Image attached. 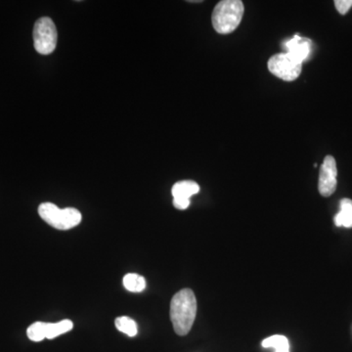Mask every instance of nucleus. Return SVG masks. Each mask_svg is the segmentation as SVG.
Returning <instances> with one entry per match:
<instances>
[{"instance_id": "obj_9", "label": "nucleus", "mask_w": 352, "mask_h": 352, "mask_svg": "<svg viewBox=\"0 0 352 352\" xmlns=\"http://www.w3.org/2000/svg\"><path fill=\"white\" fill-rule=\"evenodd\" d=\"M340 210L336 214L333 221L336 226L352 228V200L342 199L340 204Z\"/></svg>"}, {"instance_id": "obj_5", "label": "nucleus", "mask_w": 352, "mask_h": 352, "mask_svg": "<svg viewBox=\"0 0 352 352\" xmlns=\"http://www.w3.org/2000/svg\"><path fill=\"white\" fill-rule=\"evenodd\" d=\"M302 64L298 63L288 53H279L270 58L268 69L270 73L285 82H294L302 73Z\"/></svg>"}, {"instance_id": "obj_13", "label": "nucleus", "mask_w": 352, "mask_h": 352, "mask_svg": "<svg viewBox=\"0 0 352 352\" xmlns=\"http://www.w3.org/2000/svg\"><path fill=\"white\" fill-rule=\"evenodd\" d=\"M115 325L120 332L126 333L129 337H135L138 335V323L129 317H118L115 320Z\"/></svg>"}, {"instance_id": "obj_10", "label": "nucleus", "mask_w": 352, "mask_h": 352, "mask_svg": "<svg viewBox=\"0 0 352 352\" xmlns=\"http://www.w3.org/2000/svg\"><path fill=\"white\" fill-rule=\"evenodd\" d=\"M74 327L73 322L66 320L58 322V323H45L44 322V335L45 339L52 340L63 333L69 332Z\"/></svg>"}, {"instance_id": "obj_1", "label": "nucleus", "mask_w": 352, "mask_h": 352, "mask_svg": "<svg viewBox=\"0 0 352 352\" xmlns=\"http://www.w3.org/2000/svg\"><path fill=\"white\" fill-rule=\"evenodd\" d=\"M197 315V300L192 289H183L176 293L170 302V320L178 336H186L191 331Z\"/></svg>"}, {"instance_id": "obj_16", "label": "nucleus", "mask_w": 352, "mask_h": 352, "mask_svg": "<svg viewBox=\"0 0 352 352\" xmlns=\"http://www.w3.org/2000/svg\"><path fill=\"white\" fill-rule=\"evenodd\" d=\"M173 206L177 210H186L190 206V200H176V199H173Z\"/></svg>"}, {"instance_id": "obj_11", "label": "nucleus", "mask_w": 352, "mask_h": 352, "mask_svg": "<svg viewBox=\"0 0 352 352\" xmlns=\"http://www.w3.org/2000/svg\"><path fill=\"white\" fill-rule=\"evenodd\" d=\"M145 278L136 273H129L124 277V288L131 293H141L146 289Z\"/></svg>"}, {"instance_id": "obj_6", "label": "nucleus", "mask_w": 352, "mask_h": 352, "mask_svg": "<svg viewBox=\"0 0 352 352\" xmlns=\"http://www.w3.org/2000/svg\"><path fill=\"white\" fill-rule=\"evenodd\" d=\"M337 164L332 156L324 159L319 173L318 189L319 193L323 197H330L337 189Z\"/></svg>"}, {"instance_id": "obj_8", "label": "nucleus", "mask_w": 352, "mask_h": 352, "mask_svg": "<svg viewBox=\"0 0 352 352\" xmlns=\"http://www.w3.org/2000/svg\"><path fill=\"white\" fill-rule=\"evenodd\" d=\"M200 191L198 183L191 180H184L173 185L171 189L173 199L176 200H190L192 196L196 195Z\"/></svg>"}, {"instance_id": "obj_2", "label": "nucleus", "mask_w": 352, "mask_h": 352, "mask_svg": "<svg viewBox=\"0 0 352 352\" xmlns=\"http://www.w3.org/2000/svg\"><path fill=\"white\" fill-rule=\"evenodd\" d=\"M244 3L240 0H223L214 7L212 22L215 31L229 34L237 29L244 16Z\"/></svg>"}, {"instance_id": "obj_14", "label": "nucleus", "mask_w": 352, "mask_h": 352, "mask_svg": "<svg viewBox=\"0 0 352 352\" xmlns=\"http://www.w3.org/2000/svg\"><path fill=\"white\" fill-rule=\"evenodd\" d=\"M28 338L32 342H41L45 339V335H44V322H36V323L32 324L27 330Z\"/></svg>"}, {"instance_id": "obj_4", "label": "nucleus", "mask_w": 352, "mask_h": 352, "mask_svg": "<svg viewBox=\"0 0 352 352\" xmlns=\"http://www.w3.org/2000/svg\"><path fill=\"white\" fill-rule=\"evenodd\" d=\"M34 45L36 52L41 55L51 54L57 45L56 25L48 17L36 21L34 27Z\"/></svg>"}, {"instance_id": "obj_7", "label": "nucleus", "mask_w": 352, "mask_h": 352, "mask_svg": "<svg viewBox=\"0 0 352 352\" xmlns=\"http://www.w3.org/2000/svg\"><path fill=\"white\" fill-rule=\"evenodd\" d=\"M312 43L310 39L303 38L300 34H296L293 38L285 43L286 53L294 58L298 63L302 64L311 53Z\"/></svg>"}, {"instance_id": "obj_12", "label": "nucleus", "mask_w": 352, "mask_h": 352, "mask_svg": "<svg viewBox=\"0 0 352 352\" xmlns=\"http://www.w3.org/2000/svg\"><path fill=\"white\" fill-rule=\"evenodd\" d=\"M261 346L264 349H275V352H289V342L285 336L274 335L263 340Z\"/></svg>"}, {"instance_id": "obj_3", "label": "nucleus", "mask_w": 352, "mask_h": 352, "mask_svg": "<svg viewBox=\"0 0 352 352\" xmlns=\"http://www.w3.org/2000/svg\"><path fill=\"white\" fill-rule=\"evenodd\" d=\"M38 214L53 228L58 230H69L78 226L82 217L80 210L74 208L61 210L52 203H43L38 207Z\"/></svg>"}, {"instance_id": "obj_15", "label": "nucleus", "mask_w": 352, "mask_h": 352, "mask_svg": "<svg viewBox=\"0 0 352 352\" xmlns=\"http://www.w3.org/2000/svg\"><path fill=\"white\" fill-rule=\"evenodd\" d=\"M335 6L342 15H346L352 7V0H336Z\"/></svg>"}]
</instances>
